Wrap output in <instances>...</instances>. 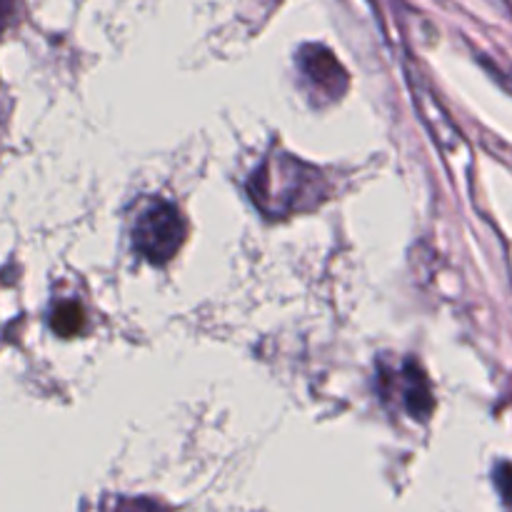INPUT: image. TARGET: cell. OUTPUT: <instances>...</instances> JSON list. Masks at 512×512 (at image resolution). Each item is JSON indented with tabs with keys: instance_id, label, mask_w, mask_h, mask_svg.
I'll return each instance as SVG.
<instances>
[{
	"instance_id": "6",
	"label": "cell",
	"mask_w": 512,
	"mask_h": 512,
	"mask_svg": "<svg viewBox=\"0 0 512 512\" xmlns=\"http://www.w3.org/2000/svg\"><path fill=\"white\" fill-rule=\"evenodd\" d=\"M105 512H165L155 500L148 498H118L108 503Z\"/></svg>"
},
{
	"instance_id": "1",
	"label": "cell",
	"mask_w": 512,
	"mask_h": 512,
	"mask_svg": "<svg viewBox=\"0 0 512 512\" xmlns=\"http://www.w3.org/2000/svg\"><path fill=\"white\" fill-rule=\"evenodd\" d=\"M250 198L270 218L308 210L325 198V178L293 155H270L248 183Z\"/></svg>"
},
{
	"instance_id": "7",
	"label": "cell",
	"mask_w": 512,
	"mask_h": 512,
	"mask_svg": "<svg viewBox=\"0 0 512 512\" xmlns=\"http://www.w3.org/2000/svg\"><path fill=\"white\" fill-rule=\"evenodd\" d=\"M495 485H498L505 505L512 508V465L510 463H503L498 470H495Z\"/></svg>"
},
{
	"instance_id": "8",
	"label": "cell",
	"mask_w": 512,
	"mask_h": 512,
	"mask_svg": "<svg viewBox=\"0 0 512 512\" xmlns=\"http://www.w3.org/2000/svg\"><path fill=\"white\" fill-rule=\"evenodd\" d=\"M18 10V0H0V30L8 28Z\"/></svg>"
},
{
	"instance_id": "3",
	"label": "cell",
	"mask_w": 512,
	"mask_h": 512,
	"mask_svg": "<svg viewBox=\"0 0 512 512\" xmlns=\"http://www.w3.org/2000/svg\"><path fill=\"white\" fill-rule=\"evenodd\" d=\"M300 70L313 88V95L323 100H335L348 88V73L323 45H305L300 50Z\"/></svg>"
},
{
	"instance_id": "2",
	"label": "cell",
	"mask_w": 512,
	"mask_h": 512,
	"mask_svg": "<svg viewBox=\"0 0 512 512\" xmlns=\"http://www.w3.org/2000/svg\"><path fill=\"white\" fill-rule=\"evenodd\" d=\"M135 248L150 263H168L175 253L180 250L185 238V223L180 218L178 210L170 203L148 205L143 213L138 215L135 223Z\"/></svg>"
},
{
	"instance_id": "4",
	"label": "cell",
	"mask_w": 512,
	"mask_h": 512,
	"mask_svg": "<svg viewBox=\"0 0 512 512\" xmlns=\"http://www.w3.org/2000/svg\"><path fill=\"white\" fill-rule=\"evenodd\" d=\"M400 383V400H403L405 410H408L413 418L425 420V415L433 410V398H430V388L425 383V375L420 373L415 365H405L403 370L398 373Z\"/></svg>"
},
{
	"instance_id": "5",
	"label": "cell",
	"mask_w": 512,
	"mask_h": 512,
	"mask_svg": "<svg viewBox=\"0 0 512 512\" xmlns=\"http://www.w3.org/2000/svg\"><path fill=\"white\" fill-rule=\"evenodd\" d=\"M85 313L78 303H60L50 315V328L63 338H73L83 330Z\"/></svg>"
}]
</instances>
